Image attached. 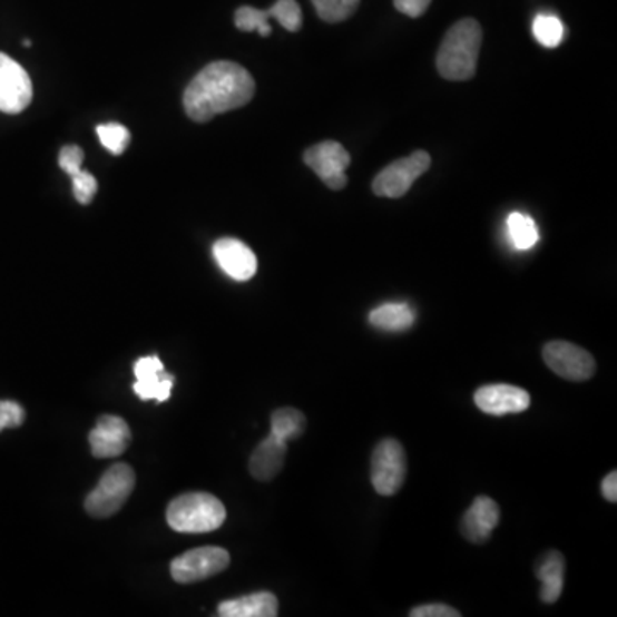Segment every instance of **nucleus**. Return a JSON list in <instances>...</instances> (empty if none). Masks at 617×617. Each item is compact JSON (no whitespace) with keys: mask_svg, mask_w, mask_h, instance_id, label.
Segmentation results:
<instances>
[{"mask_svg":"<svg viewBox=\"0 0 617 617\" xmlns=\"http://www.w3.org/2000/svg\"><path fill=\"white\" fill-rule=\"evenodd\" d=\"M256 82L247 69L231 60L209 63L187 86L184 108L194 123H208L219 114L253 100Z\"/></svg>","mask_w":617,"mask_h":617,"instance_id":"obj_1","label":"nucleus"},{"mask_svg":"<svg viewBox=\"0 0 617 617\" xmlns=\"http://www.w3.org/2000/svg\"><path fill=\"white\" fill-rule=\"evenodd\" d=\"M482 46V28L476 19L466 18L454 23L439 47V75L450 81H466L476 76L477 60Z\"/></svg>","mask_w":617,"mask_h":617,"instance_id":"obj_2","label":"nucleus"},{"mask_svg":"<svg viewBox=\"0 0 617 617\" xmlns=\"http://www.w3.org/2000/svg\"><path fill=\"white\" fill-rule=\"evenodd\" d=\"M227 520L224 502L208 492H189L168 505L167 523L175 532L206 533Z\"/></svg>","mask_w":617,"mask_h":617,"instance_id":"obj_3","label":"nucleus"},{"mask_svg":"<svg viewBox=\"0 0 617 617\" xmlns=\"http://www.w3.org/2000/svg\"><path fill=\"white\" fill-rule=\"evenodd\" d=\"M135 486V470L127 463H116L104 473L97 488L86 498V511L95 518L112 517L126 505Z\"/></svg>","mask_w":617,"mask_h":617,"instance_id":"obj_4","label":"nucleus"},{"mask_svg":"<svg viewBox=\"0 0 617 617\" xmlns=\"http://www.w3.org/2000/svg\"><path fill=\"white\" fill-rule=\"evenodd\" d=\"M407 479V454L396 439H383L372 451L371 482L384 498L396 494Z\"/></svg>","mask_w":617,"mask_h":617,"instance_id":"obj_5","label":"nucleus"},{"mask_svg":"<svg viewBox=\"0 0 617 617\" xmlns=\"http://www.w3.org/2000/svg\"><path fill=\"white\" fill-rule=\"evenodd\" d=\"M429 167H431L429 153L413 151L410 157L400 158L383 168L372 183V190L376 196L391 197V199L405 196L413 183L425 174Z\"/></svg>","mask_w":617,"mask_h":617,"instance_id":"obj_6","label":"nucleus"},{"mask_svg":"<svg viewBox=\"0 0 617 617\" xmlns=\"http://www.w3.org/2000/svg\"><path fill=\"white\" fill-rule=\"evenodd\" d=\"M231 565V555L222 547H199L175 558L170 565L172 578L177 584L208 580Z\"/></svg>","mask_w":617,"mask_h":617,"instance_id":"obj_7","label":"nucleus"},{"mask_svg":"<svg viewBox=\"0 0 617 617\" xmlns=\"http://www.w3.org/2000/svg\"><path fill=\"white\" fill-rule=\"evenodd\" d=\"M542 355L547 368L562 380L577 381V383L588 381L597 369L594 358L588 354L587 350L575 343L562 342V340L547 343L543 346Z\"/></svg>","mask_w":617,"mask_h":617,"instance_id":"obj_8","label":"nucleus"},{"mask_svg":"<svg viewBox=\"0 0 617 617\" xmlns=\"http://www.w3.org/2000/svg\"><path fill=\"white\" fill-rule=\"evenodd\" d=\"M304 161L330 189L340 190L346 186L345 170L352 158L340 143L323 141L311 146L304 153Z\"/></svg>","mask_w":617,"mask_h":617,"instance_id":"obj_9","label":"nucleus"},{"mask_svg":"<svg viewBox=\"0 0 617 617\" xmlns=\"http://www.w3.org/2000/svg\"><path fill=\"white\" fill-rule=\"evenodd\" d=\"M33 85L30 76L14 59L0 53V112L19 114L31 104Z\"/></svg>","mask_w":617,"mask_h":617,"instance_id":"obj_10","label":"nucleus"},{"mask_svg":"<svg viewBox=\"0 0 617 617\" xmlns=\"http://www.w3.org/2000/svg\"><path fill=\"white\" fill-rule=\"evenodd\" d=\"M473 402L483 413L502 417L525 412L530 409L532 399L523 388L511 386V384H488L476 391Z\"/></svg>","mask_w":617,"mask_h":617,"instance_id":"obj_11","label":"nucleus"},{"mask_svg":"<svg viewBox=\"0 0 617 617\" xmlns=\"http://www.w3.org/2000/svg\"><path fill=\"white\" fill-rule=\"evenodd\" d=\"M135 376L136 383L133 390L143 402L155 400V402L164 403L170 399L175 380L165 372L164 362L158 355L139 359L135 364Z\"/></svg>","mask_w":617,"mask_h":617,"instance_id":"obj_12","label":"nucleus"},{"mask_svg":"<svg viewBox=\"0 0 617 617\" xmlns=\"http://www.w3.org/2000/svg\"><path fill=\"white\" fill-rule=\"evenodd\" d=\"M213 256L219 268L235 282H247L257 272V257L251 247L238 238H219L213 246Z\"/></svg>","mask_w":617,"mask_h":617,"instance_id":"obj_13","label":"nucleus"},{"mask_svg":"<svg viewBox=\"0 0 617 617\" xmlns=\"http://www.w3.org/2000/svg\"><path fill=\"white\" fill-rule=\"evenodd\" d=\"M501 520L498 502L488 496H479L460 521L461 536L469 542H488Z\"/></svg>","mask_w":617,"mask_h":617,"instance_id":"obj_14","label":"nucleus"},{"mask_svg":"<svg viewBox=\"0 0 617 617\" xmlns=\"http://www.w3.org/2000/svg\"><path fill=\"white\" fill-rule=\"evenodd\" d=\"M129 425L117 415L100 417L97 428L90 432L91 453L97 458L120 457L129 447Z\"/></svg>","mask_w":617,"mask_h":617,"instance_id":"obj_15","label":"nucleus"},{"mask_svg":"<svg viewBox=\"0 0 617 617\" xmlns=\"http://www.w3.org/2000/svg\"><path fill=\"white\" fill-rule=\"evenodd\" d=\"M286 441L270 432L251 454L249 472L259 482H268L282 472L285 466Z\"/></svg>","mask_w":617,"mask_h":617,"instance_id":"obj_16","label":"nucleus"},{"mask_svg":"<svg viewBox=\"0 0 617 617\" xmlns=\"http://www.w3.org/2000/svg\"><path fill=\"white\" fill-rule=\"evenodd\" d=\"M565 556L559 550H549L540 556L536 565V577L540 581V600L543 604H556L565 588Z\"/></svg>","mask_w":617,"mask_h":617,"instance_id":"obj_17","label":"nucleus"},{"mask_svg":"<svg viewBox=\"0 0 617 617\" xmlns=\"http://www.w3.org/2000/svg\"><path fill=\"white\" fill-rule=\"evenodd\" d=\"M218 614L224 617H275L278 616V599L272 591H257L224 600L218 606Z\"/></svg>","mask_w":617,"mask_h":617,"instance_id":"obj_18","label":"nucleus"},{"mask_svg":"<svg viewBox=\"0 0 617 617\" xmlns=\"http://www.w3.org/2000/svg\"><path fill=\"white\" fill-rule=\"evenodd\" d=\"M369 323L381 332L402 333L410 330L415 323V313L409 304H383L372 308L369 314Z\"/></svg>","mask_w":617,"mask_h":617,"instance_id":"obj_19","label":"nucleus"},{"mask_svg":"<svg viewBox=\"0 0 617 617\" xmlns=\"http://www.w3.org/2000/svg\"><path fill=\"white\" fill-rule=\"evenodd\" d=\"M307 428L304 413L301 410L292 409V407H283L275 410L272 415V434L283 441H294L301 438Z\"/></svg>","mask_w":617,"mask_h":617,"instance_id":"obj_20","label":"nucleus"},{"mask_svg":"<svg viewBox=\"0 0 617 617\" xmlns=\"http://www.w3.org/2000/svg\"><path fill=\"white\" fill-rule=\"evenodd\" d=\"M508 232H510L511 242L518 251L532 249L539 242V228L536 222L523 213H511L508 218Z\"/></svg>","mask_w":617,"mask_h":617,"instance_id":"obj_21","label":"nucleus"},{"mask_svg":"<svg viewBox=\"0 0 617 617\" xmlns=\"http://www.w3.org/2000/svg\"><path fill=\"white\" fill-rule=\"evenodd\" d=\"M533 37L537 38L540 46L547 49H556L565 37V27L561 19L552 14H539L533 21Z\"/></svg>","mask_w":617,"mask_h":617,"instance_id":"obj_22","label":"nucleus"},{"mask_svg":"<svg viewBox=\"0 0 617 617\" xmlns=\"http://www.w3.org/2000/svg\"><path fill=\"white\" fill-rule=\"evenodd\" d=\"M270 19H272V12L261 11V9L249 8V6H244V8L237 9L235 12V27L241 31H257L261 37H270L272 35V27H270Z\"/></svg>","mask_w":617,"mask_h":617,"instance_id":"obj_23","label":"nucleus"},{"mask_svg":"<svg viewBox=\"0 0 617 617\" xmlns=\"http://www.w3.org/2000/svg\"><path fill=\"white\" fill-rule=\"evenodd\" d=\"M361 0H313L314 9L326 23H342L358 11Z\"/></svg>","mask_w":617,"mask_h":617,"instance_id":"obj_24","label":"nucleus"},{"mask_svg":"<svg viewBox=\"0 0 617 617\" xmlns=\"http://www.w3.org/2000/svg\"><path fill=\"white\" fill-rule=\"evenodd\" d=\"M97 135L100 138L101 145L108 151L114 153V155H123L127 146H129L130 133L123 124H101V126L97 127Z\"/></svg>","mask_w":617,"mask_h":617,"instance_id":"obj_25","label":"nucleus"},{"mask_svg":"<svg viewBox=\"0 0 617 617\" xmlns=\"http://www.w3.org/2000/svg\"><path fill=\"white\" fill-rule=\"evenodd\" d=\"M272 18H275L286 31H298L302 27V9L297 0H276L270 8Z\"/></svg>","mask_w":617,"mask_h":617,"instance_id":"obj_26","label":"nucleus"},{"mask_svg":"<svg viewBox=\"0 0 617 617\" xmlns=\"http://www.w3.org/2000/svg\"><path fill=\"white\" fill-rule=\"evenodd\" d=\"M71 179L72 189H75V196L78 203H81V205H90L98 190L97 179H95L90 172L85 170L72 175Z\"/></svg>","mask_w":617,"mask_h":617,"instance_id":"obj_27","label":"nucleus"},{"mask_svg":"<svg viewBox=\"0 0 617 617\" xmlns=\"http://www.w3.org/2000/svg\"><path fill=\"white\" fill-rule=\"evenodd\" d=\"M25 413L23 407L16 402H0V432L4 429L19 428L23 424Z\"/></svg>","mask_w":617,"mask_h":617,"instance_id":"obj_28","label":"nucleus"},{"mask_svg":"<svg viewBox=\"0 0 617 617\" xmlns=\"http://www.w3.org/2000/svg\"><path fill=\"white\" fill-rule=\"evenodd\" d=\"M82 158H85V153L79 146L69 145L63 146L59 153V165L63 172L68 175H76L78 172H81Z\"/></svg>","mask_w":617,"mask_h":617,"instance_id":"obj_29","label":"nucleus"},{"mask_svg":"<svg viewBox=\"0 0 617 617\" xmlns=\"http://www.w3.org/2000/svg\"><path fill=\"white\" fill-rule=\"evenodd\" d=\"M460 610L444 604H428L410 610V617H460Z\"/></svg>","mask_w":617,"mask_h":617,"instance_id":"obj_30","label":"nucleus"},{"mask_svg":"<svg viewBox=\"0 0 617 617\" xmlns=\"http://www.w3.org/2000/svg\"><path fill=\"white\" fill-rule=\"evenodd\" d=\"M393 2L394 8L409 18H421L431 6V0H393Z\"/></svg>","mask_w":617,"mask_h":617,"instance_id":"obj_31","label":"nucleus"},{"mask_svg":"<svg viewBox=\"0 0 617 617\" xmlns=\"http://www.w3.org/2000/svg\"><path fill=\"white\" fill-rule=\"evenodd\" d=\"M603 496L609 502H616L617 501V472H616V470H613V472L607 473V476L604 477V480H603Z\"/></svg>","mask_w":617,"mask_h":617,"instance_id":"obj_32","label":"nucleus"}]
</instances>
